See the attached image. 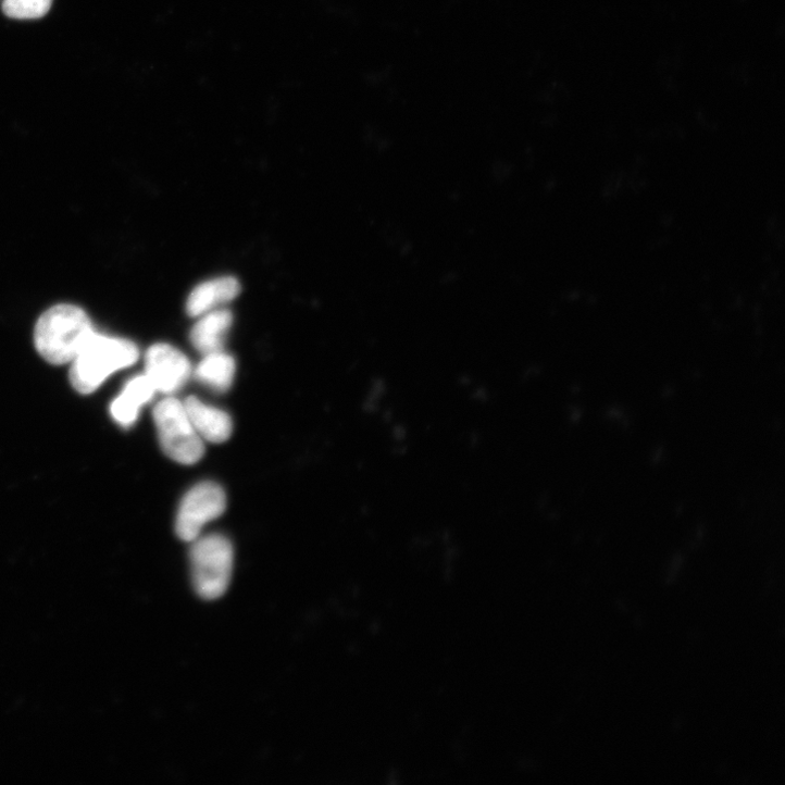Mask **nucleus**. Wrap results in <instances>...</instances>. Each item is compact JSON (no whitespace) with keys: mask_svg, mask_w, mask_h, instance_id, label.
Segmentation results:
<instances>
[{"mask_svg":"<svg viewBox=\"0 0 785 785\" xmlns=\"http://www.w3.org/2000/svg\"><path fill=\"white\" fill-rule=\"evenodd\" d=\"M87 313L73 304H59L39 319L36 345L50 363L72 362L95 334Z\"/></svg>","mask_w":785,"mask_h":785,"instance_id":"obj_1","label":"nucleus"},{"mask_svg":"<svg viewBox=\"0 0 785 785\" xmlns=\"http://www.w3.org/2000/svg\"><path fill=\"white\" fill-rule=\"evenodd\" d=\"M138 358L139 351L133 341L95 333L72 361L73 386L83 395H90L111 374L133 365Z\"/></svg>","mask_w":785,"mask_h":785,"instance_id":"obj_2","label":"nucleus"},{"mask_svg":"<svg viewBox=\"0 0 785 785\" xmlns=\"http://www.w3.org/2000/svg\"><path fill=\"white\" fill-rule=\"evenodd\" d=\"M192 543L190 562L195 589L203 599L215 600L225 594L232 578V544L221 535L197 538Z\"/></svg>","mask_w":785,"mask_h":785,"instance_id":"obj_3","label":"nucleus"},{"mask_svg":"<svg viewBox=\"0 0 785 785\" xmlns=\"http://www.w3.org/2000/svg\"><path fill=\"white\" fill-rule=\"evenodd\" d=\"M159 440L173 461L192 465L204 454L202 438L194 428L184 403L174 398L160 402L153 412Z\"/></svg>","mask_w":785,"mask_h":785,"instance_id":"obj_4","label":"nucleus"},{"mask_svg":"<svg viewBox=\"0 0 785 785\" xmlns=\"http://www.w3.org/2000/svg\"><path fill=\"white\" fill-rule=\"evenodd\" d=\"M226 509V496L214 483L194 487L183 499L176 519V533L184 541H195L202 528Z\"/></svg>","mask_w":785,"mask_h":785,"instance_id":"obj_5","label":"nucleus"},{"mask_svg":"<svg viewBox=\"0 0 785 785\" xmlns=\"http://www.w3.org/2000/svg\"><path fill=\"white\" fill-rule=\"evenodd\" d=\"M191 365L188 358L167 344L153 345L146 356V375L157 391L171 395L188 379Z\"/></svg>","mask_w":785,"mask_h":785,"instance_id":"obj_6","label":"nucleus"},{"mask_svg":"<svg viewBox=\"0 0 785 785\" xmlns=\"http://www.w3.org/2000/svg\"><path fill=\"white\" fill-rule=\"evenodd\" d=\"M184 407L194 428L202 439L212 444H223L229 439L233 423L226 413L205 406L194 397L188 398Z\"/></svg>","mask_w":785,"mask_h":785,"instance_id":"obj_7","label":"nucleus"},{"mask_svg":"<svg viewBox=\"0 0 785 785\" xmlns=\"http://www.w3.org/2000/svg\"><path fill=\"white\" fill-rule=\"evenodd\" d=\"M155 387L146 374L132 378L122 395L112 403L111 414L122 426H132L138 419L141 408L155 395Z\"/></svg>","mask_w":785,"mask_h":785,"instance_id":"obj_8","label":"nucleus"},{"mask_svg":"<svg viewBox=\"0 0 785 785\" xmlns=\"http://www.w3.org/2000/svg\"><path fill=\"white\" fill-rule=\"evenodd\" d=\"M240 285L235 277H222L200 284L187 300V312L191 316H200L214 307L228 302L237 297Z\"/></svg>","mask_w":785,"mask_h":785,"instance_id":"obj_9","label":"nucleus"},{"mask_svg":"<svg viewBox=\"0 0 785 785\" xmlns=\"http://www.w3.org/2000/svg\"><path fill=\"white\" fill-rule=\"evenodd\" d=\"M233 322L228 310H212L202 314L191 331L194 346L204 354L221 351Z\"/></svg>","mask_w":785,"mask_h":785,"instance_id":"obj_10","label":"nucleus"},{"mask_svg":"<svg viewBox=\"0 0 785 785\" xmlns=\"http://www.w3.org/2000/svg\"><path fill=\"white\" fill-rule=\"evenodd\" d=\"M236 363L222 351L205 354L196 369V377L217 391L227 390L234 381Z\"/></svg>","mask_w":785,"mask_h":785,"instance_id":"obj_11","label":"nucleus"},{"mask_svg":"<svg viewBox=\"0 0 785 785\" xmlns=\"http://www.w3.org/2000/svg\"><path fill=\"white\" fill-rule=\"evenodd\" d=\"M53 0H5L4 14L13 20L43 18L51 10Z\"/></svg>","mask_w":785,"mask_h":785,"instance_id":"obj_12","label":"nucleus"}]
</instances>
